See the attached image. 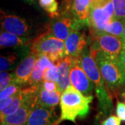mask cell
Here are the masks:
<instances>
[{"mask_svg":"<svg viewBox=\"0 0 125 125\" xmlns=\"http://www.w3.org/2000/svg\"><path fill=\"white\" fill-rule=\"evenodd\" d=\"M93 96H86L69 85L61 94L60 100L61 115L53 125H58L63 121L76 122V118H84L90 111V104Z\"/></svg>","mask_w":125,"mask_h":125,"instance_id":"obj_1","label":"cell"},{"mask_svg":"<svg viewBox=\"0 0 125 125\" xmlns=\"http://www.w3.org/2000/svg\"><path fill=\"white\" fill-rule=\"evenodd\" d=\"M79 60L83 69L93 83L101 113L103 116H106L112 111V99L100 73L97 63L90 49L86 47L80 55Z\"/></svg>","mask_w":125,"mask_h":125,"instance_id":"obj_2","label":"cell"},{"mask_svg":"<svg viewBox=\"0 0 125 125\" xmlns=\"http://www.w3.org/2000/svg\"><path fill=\"white\" fill-rule=\"evenodd\" d=\"M115 18L113 0H93L88 13V25L92 36L104 32L105 28Z\"/></svg>","mask_w":125,"mask_h":125,"instance_id":"obj_3","label":"cell"},{"mask_svg":"<svg viewBox=\"0 0 125 125\" xmlns=\"http://www.w3.org/2000/svg\"><path fill=\"white\" fill-rule=\"evenodd\" d=\"M90 51L97 63L107 90L110 93L116 94L121 86L125 84L124 78L117 61L107 58L101 52H95L91 48Z\"/></svg>","mask_w":125,"mask_h":125,"instance_id":"obj_4","label":"cell"},{"mask_svg":"<svg viewBox=\"0 0 125 125\" xmlns=\"http://www.w3.org/2000/svg\"><path fill=\"white\" fill-rule=\"evenodd\" d=\"M31 51L47 56L56 65L67 56L63 40L54 37L49 32L41 35L35 40Z\"/></svg>","mask_w":125,"mask_h":125,"instance_id":"obj_5","label":"cell"},{"mask_svg":"<svg viewBox=\"0 0 125 125\" xmlns=\"http://www.w3.org/2000/svg\"><path fill=\"white\" fill-rule=\"evenodd\" d=\"M101 52L107 58L118 61L122 51V38L104 32L93 36V44L90 47Z\"/></svg>","mask_w":125,"mask_h":125,"instance_id":"obj_6","label":"cell"},{"mask_svg":"<svg viewBox=\"0 0 125 125\" xmlns=\"http://www.w3.org/2000/svg\"><path fill=\"white\" fill-rule=\"evenodd\" d=\"M71 85L86 96L93 95L94 90L93 82L81 65L79 57H74L72 62L70 74Z\"/></svg>","mask_w":125,"mask_h":125,"instance_id":"obj_7","label":"cell"},{"mask_svg":"<svg viewBox=\"0 0 125 125\" xmlns=\"http://www.w3.org/2000/svg\"><path fill=\"white\" fill-rule=\"evenodd\" d=\"M1 30L22 37L27 36L30 32L29 26L24 19L2 11H1Z\"/></svg>","mask_w":125,"mask_h":125,"instance_id":"obj_8","label":"cell"},{"mask_svg":"<svg viewBox=\"0 0 125 125\" xmlns=\"http://www.w3.org/2000/svg\"><path fill=\"white\" fill-rule=\"evenodd\" d=\"M81 26V24L76 20L64 15L59 16L51 22L49 32L58 39L65 40L75 28Z\"/></svg>","mask_w":125,"mask_h":125,"instance_id":"obj_9","label":"cell"},{"mask_svg":"<svg viewBox=\"0 0 125 125\" xmlns=\"http://www.w3.org/2000/svg\"><path fill=\"white\" fill-rule=\"evenodd\" d=\"M38 54L31 51L15 69L13 74V82L22 85L27 84L35 67Z\"/></svg>","mask_w":125,"mask_h":125,"instance_id":"obj_10","label":"cell"},{"mask_svg":"<svg viewBox=\"0 0 125 125\" xmlns=\"http://www.w3.org/2000/svg\"><path fill=\"white\" fill-rule=\"evenodd\" d=\"M81 27L75 28L65 40L67 56L78 58L86 47L87 40L85 33L79 30Z\"/></svg>","mask_w":125,"mask_h":125,"instance_id":"obj_11","label":"cell"},{"mask_svg":"<svg viewBox=\"0 0 125 125\" xmlns=\"http://www.w3.org/2000/svg\"><path fill=\"white\" fill-rule=\"evenodd\" d=\"M57 120L54 108L36 106L31 111L25 125H53Z\"/></svg>","mask_w":125,"mask_h":125,"instance_id":"obj_12","label":"cell"},{"mask_svg":"<svg viewBox=\"0 0 125 125\" xmlns=\"http://www.w3.org/2000/svg\"><path fill=\"white\" fill-rule=\"evenodd\" d=\"M34 94L36 106L54 108L57 106L60 102L62 93L60 90L49 92L43 88L41 83L38 85H36Z\"/></svg>","mask_w":125,"mask_h":125,"instance_id":"obj_13","label":"cell"},{"mask_svg":"<svg viewBox=\"0 0 125 125\" xmlns=\"http://www.w3.org/2000/svg\"><path fill=\"white\" fill-rule=\"evenodd\" d=\"M55 65L47 56L44 54H38L35 67L27 84L29 86L38 85L43 81V76L45 70L54 67Z\"/></svg>","mask_w":125,"mask_h":125,"instance_id":"obj_14","label":"cell"},{"mask_svg":"<svg viewBox=\"0 0 125 125\" xmlns=\"http://www.w3.org/2000/svg\"><path fill=\"white\" fill-rule=\"evenodd\" d=\"M73 58L72 56H66L57 65L58 67V85L61 93L71 85L70 74Z\"/></svg>","mask_w":125,"mask_h":125,"instance_id":"obj_15","label":"cell"},{"mask_svg":"<svg viewBox=\"0 0 125 125\" xmlns=\"http://www.w3.org/2000/svg\"><path fill=\"white\" fill-rule=\"evenodd\" d=\"M93 0H74L72 12L76 20L81 25L88 24V13Z\"/></svg>","mask_w":125,"mask_h":125,"instance_id":"obj_16","label":"cell"},{"mask_svg":"<svg viewBox=\"0 0 125 125\" xmlns=\"http://www.w3.org/2000/svg\"><path fill=\"white\" fill-rule=\"evenodd\" d=\"M29 40L24 37H19L17 35L13 34L1 30L0 34V46L1 48L6 47H15L22 46L27 44Z\"/></svg>","mask_w":125,"mask_h":125,"instance_id":"obj_17","label":"cell"},{"mask_svg":"<svg viewBox=\"0 0 125 125\" xmlns=\"http://www.w3.org/2000/svg\"><path fill=\"white\" fill-rule=\"evenodd\" d=\"M27 89L21 90L20 92H18V93L15 95L13 102L10 103V104L9 105L8 107L5 109L4 111L1 112V119H2L3 117L11 115L14 113L18 111L20 108V107L22 105L24 102L25 101L26 97H27Z\"/></svg>","mask_w":125,"mask_h":125,"instance_id":"obj_18","label":"cell"},{"mask_svg":"<svg viewBox=\"0 0 125 125\" xmlns=\"http://www.w3.org/2000/svg\"><path fill=\"white\" fill-rule=\"evenodd\" d=\"M125 20H124L114 18L111 22L107 24L104 32L122 38L125 29Z\"/></svg>","mask_w":125,"mask_h":125,"instance_id":"obj_19","label":"cell"},{"mask_svg":"<svg viewBox=\"0 0 125 125\" xmlns=\"http://www.w3.org/2000/svg\"><path fill=\"white\" fill-rule=\"evenodd\" d=\"M39 4L52 18L58 15V4L56 0H39Z\"/></svg>","mask_w":125,"mask_h":125,"instance_id":"obj_20","label":"cell"},{"mask_svg":"<svg viewBox=\"0 0 125 125\" xmlns=\"http://www.w3.org/2000/svg\"><path fill=\"white\" fill-rule=\"evenodd\" d=\"M17 56L15 54H10L6 56H1L0 58V70L1 72H6L15 63Z\"/></svg>","mask_w":125,"mask_h":125,"instance_id":"obj_21","label":"cell"},{"mask_svg":"<svg viewBox=\"0 0 125 125\" xmlns=\"http://www.w3.org/2000/svg\"><path fill=\"white\" fill-rule=\"evenodd\" d=\"M22 90V86L20 84H18L16 83H11L9 86H7L6 88L1 90L0 93V100L4 99L14 96L15 94L18 93Z\"/></svg>","mask_w":125,"mask_h":125,"instance_id":"obj_22","label":"cell"},{"mask_svg":"<svg viewBox=\"0 0 125 125\" xmlns=\"http://www.w3.org/2000/svg\"><path fill=\"white\" fill-rule=\"evenodd\" d=\"M115 18L125 20V0H113Z\"/></svg>","mask_w":125,"mask_h":125,"instance_id":"obj_23","label":"cell"},{"mask_svg":"<svg viewBox=\"0 0 125 125\" xmlns=\"http://www.w3.org/2000/svg\"><path fill=\"white\" fill-rule=\"evenodd\" d=\"M43 81H54L58 83V67L57 65L49 67L45 70L43 76Z\"/></svg>","mask_w":125,"mask_h":125,"instance_id":"obj_24","label":"cell"},{"mask_svg":"<svg viewBox=\"0 0 125 125\" xmlns=\"http://www.w3.org/2000/svg\"><path fill=\"white\" fill-rule=\"evenodd\" d=\"M13 83V74L6 72H1L0 74V90H2Z\"/></svg>","mask_w":125,"mask_h":125,"instance_id":"obj_25","label":"cell"},{"mask_svg":"<svg viewBox=\"0 0 125 125\" xmlns=\"http://www.w3.org/2000/svg\"><path fill=\"white\" fill-rule=\"evenodd\" d=\"M42 85L45 90H48L49 92H54L60 90L58 83L54 81H43L42 82ZM61 91V90H60Z\"/></svg>","mask_w":125,"mask_h":125,"instance_id":"obj_26","label":"cell"},{"mask_svg":"<svg viewBox=\"0 0 125 125\" xmlns=\"http://www.w3.org/2000/svg\"><path fill=\"white\" fill-rule=\"evenodd\" d=\"M116 114L121 120L125 122V103L117 102Z\"/></svg>","mask_w":125,"mask_h":125,"instance_id":"obj_27","label":"cell"},{"mask_svg":"<svg viewBox=\"0 0 125 125\" xmlns=\"http://www.w3.org/2000/svg\"><path fill=\"white\" fill-rule=\"evenodd\" d=\"M121 120L118 117L110 115L103 121L102 125H121Z\"/></svg>","mask_w":125,"mask_h":125,"instance_id":"obj_28","label":"cell"},{"mask_svg":"<svg viewBox=\"0 0 125 125\" xmlns=\"http://www.w3.org/2000/svg\"><path fill=\"white\" fill-rule=\"evenodd\" d=\"M117 64H118V66L120 67L121 72L122 74L125 84V50L122 51L120 56L118 59V61H117Z\"/></svg>","mask_w":125,"mask_h":125,"instance_id":"obj_29","label":"cell"},{"mask_svg":"<svg viewBox=\"0 0 125 125\" xmlns=\"http://www.w3.org/2000/svg\"><path fill=\"white\" fill-rule=\"evenodd\" d=\"M15 95L0 100V111L1 112L4 111L5 109L9 106V105L10 104V103L13 102L14 97H15Z\"/></svg>","mask_w":125,"mask_h":125,"instance_id":"obj_30","label":"cell"},{"mask_svg":"<svg viewBox=\"0 0 125 125\" xmlns=\"http://www.w3.org/2000/svg\"><path fill=\"white\" fill-rule=\"evenodd\" d=\"M122 50H125V24L123 35H122Z\"/></svg>","mask_w":125,"mask_h":125,"instance_id":"obj_31","label":"cell"},{"mask_svg":"<svg viewBox=\"0 0 125 125\" xmlns=\"http://www.w3.org/2000/svg\"><path fill=\"white\" fill-rule=\"evenodd\" d=\"M121 96H122V98L123 99V100H124V102L125 103V90L121 94Z\"/></svg>","mask_w":125,"mask_h":125,"instance_id":"obj_32","label":"cell"},{"mask_svg":"<svg viewBox=\"0 0 125 125\" xmlns=\"http://www.w3.org/2000/svg\"><path fill=\"white\" fill-rule=\"evenodd\" d=\"M25 1H27V2H30V3H31V2H33V0H25Z\"/></svg>","mask_w":125,"mask_h":125,"instance_id":"obj_33","label":"cell"},{"mask_svg":"<svg viewBox=\"0 0 125 125\" xmlns=\"http://www.w3.org/2000/svg\"><path fill=\"white\" fill-rule=\"evenodd\" d=\"M1 125H7V124H1Z\"/></svg>","mask_w":125,"mask_h":125,"instance_id":"obj_34","label":"cell"}]
</instances>
